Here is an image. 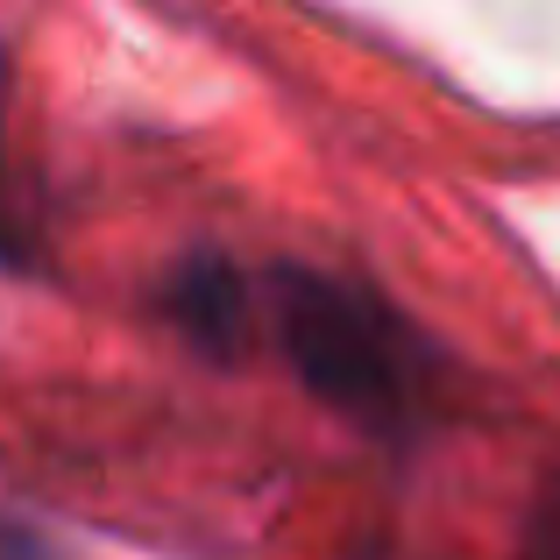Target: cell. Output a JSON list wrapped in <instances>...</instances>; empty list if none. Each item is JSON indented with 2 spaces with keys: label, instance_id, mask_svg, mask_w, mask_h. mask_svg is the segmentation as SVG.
<instances>
[{
  "label": "cell",
  "instance_id": "1",
  "mask_svg": "<svg viewBox=\"0 0 560 560\" xmlns=\"http://www.w3.org/2000/svg\"><path fill=\"white\" fill-rule=\"evenodd\" d=\"M270 319L284 362L305 376L319 405L348 411L362 425H405L419 411V341L390 313L355 291L348 277L327 270H277L270 284Z\"/></svg>",
  "mask_w": 560,
  "mask_h": 560
},
{
  "label": "cell",
  "instance_id": "2",
  "mask_svg": "<svg viewBox=\"0 0 560 560\" xmlns=\"http://www.w3.org/2000/svg\"><path fill=\"white\" fill-rule=\"evenodd\" d=\"M164 313L171 327L185 334L191 348H206L213 362H242L248 355V284L228 256H185L178 270L164 277Z\"/></svg>",
  "mask_w": 560,
  "mask_h": 560
},
{
  "label": "cell",
  "instance_id": "3",
  "mask_svg": "<svg viewBox=\"0 0 560 560\" xmlns=\"http://www.w3.org/2000/svg\"><path fill=\"white\" fill-rule=\"evenodd\" d=\"M518 560H560V476L539 490V504H533V525H525V547Z\"/></svg>",
  "mask_w": 560,
  "mask_h": 560
}]
</instances>
